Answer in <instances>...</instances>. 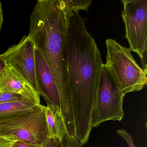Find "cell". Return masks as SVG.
Masks as SVG:
<instances>
[{
  "label": "cell",
  "instance_id": "cell-19",
  "mask_svg": "<svg viewBox=\"0 0 147 147\" xmlns=\"http://www.w3.org/2000/svg\"><path fill=\"white\" fill-rule=\"evenodd\" d=\"M5 66L6 63L5 60L3 59L2 55L0 54V74L2 72Z\"/></svg>",
  "mask_w": 147,
  "mask_h": 147
},
{
  "label": "cell",
  "instance_id": "cell-12",
  "mask_svg": "<svg viewBox=\"0 0 147 147\" xmlns=\"http://www.w3.org/2000/svg\"><path fill=\"white\" fill-rule=\"evenodd\" d=\"M57 7L65 14L87 11L91 5V0H56Z\"/></svg>",
  "mask_w": 147,
  "mask_h": 147
},
{
  "label": "cell",
  "instance_id": "cell-14",
  "mask_svg": "<svg viewBox=\"0 0 147 147\" xmlns=\"http://www.w3.org/2000/svg\"><path fill=\"white\" fill-rule=\"evenodd\" d=\"M25 98H26L16 94L8 92H0V104L6 102L18 101Z\"/></svg>",
  "mask_w": 147,
  "mask_h": 147
},
{
  "label": "cell",
  "instance_id": "cell-1",
  "mask_svg": "<svg viewBox=\"0 0 147 147\" xmlns=\"http://www.w3.org/2000/svg\"><path fill=\"white\" fill-rule=\"evenodd\" d=\"M86 22L79 12L74 13L69 20L66 38L69 91L76 133L82 146L88 142L92 129L91 117L104 64L96 42L86 28Z\"/></svg>",
  "mask_w": 147,
  "mask_h": 147
},
{
  "label": "cell",
  "instance_id": "cell-17",
  "mask_svg": "<svg viewBox=\"0 0 147 147\" xmlns=\"http://www.w3.org/2000/svg\"><path fill=\"white\" fill-rule=\"evenodd\" d=\"M10 147H36L20 141H16Z\"/></svg>",
  "mask_w": 147,
  "mask_h": 147
},
{
  "label": "cell",
  "instance_id": "cell-3",
  "mask_svg": "<svg viewBox=\"0 0 147 147\" xmlns=\"http://www.w3.org/2000/svg\"><path fill=\"white\" fill-rule=\"evenodd\" d=\"M0 136L40 147L50 138L45 106L37 105L0 122Z\"/></svg>",
  "mask_w": 147,
  "mask_h": 147
},
{
  "label": "cell",
  "instance_id": "cell-8",
  "mask_svg": "<svg viewBox=\"0 0 147 147\" xmlns=\"http://www.w3.org/2000/svg\"><path fill=\"white\" fill-rule=\"evenodd\" d=\"M35 60L38 93L43 98L47 105L56 107L61 111L60 94L54 76L43 57L36 49Z\"/></svg>",
  "mask_w": 147,
  "mask_h": 147
},
{
  "label": "cell",
  "instance_id": "cell-9",
  "mask_svg": "<svg viewBox=\"0 0 147 147\" xmlns=\"http://www.w3.org/2000/svg\"><path fill=\"white\" fill-rule=\"evenodd\" d=\"M0 92L16 94L40 105V95L12 68L6 64L0 74Z\"/></svg>",
  "mask_w": 147,
  "mask_h": 147
},
{
  "label": "cell",
  "instance_id": "cell-18",
  "mask_svg": "<svg viewBox=\"0 0 147 147\" xmlns=\"http://www.w3.org/2000/svg\"><path fill=\"white\" fill-rule=\"evenodd\" d=\"M3 21H4V15H3V9H2L1 1H0V32L1 31Z\"/></svg>",
  "mask_w": 147,
  "mask_h": 147
},
{
  "label": "cell",
  "instance_id": "cell-4",
  "mask_svg": "<svg viewBox=\"0 0 147 147\" xmlns=\"http://www.w3.org/2000/svg\"><path fill=\"white\" fill-rule=\"evenodd\" d=\"M105 44V65L119 90L125 95L144 88L147 82V74L137 63L129 49L112 38L107 39Z\"/></svg>",
  "mask_w": 147,
  "mask_h": 147
},
{
  "label": "cell",
  "instance_id": "cell-7",
  "mask_svg": "<svg viewBox=\"0 0 147 147\" xmlns=\"http://www.w3.org/2000/svg\"><path fill=\"white\" fill-rule=\"evenodd\" d=\"M35 49L32 41L28 36H24L18 43L1 55L6 64L12 68L37 92Z\"/></svg>",
  "mask_w": 147,
  "mask_h": 147
},
{
  "label": "cell",
  "instance_id": "cell-13",
  "mask_svg": "<svg viewBox=\"0 0 147 147\" xmlns=\"http://www.w3.org/2000/svg\"><path fill=\"white\" fill-rule=\"evenodd\" d=\"M80 142H76L69 135L60 139L55 138H50L40 147H82Z\"/></svg>",
  "mask_w": 147,
  "mask_h": 147
},
{
  "label": "cell",
  "instance_id": "cell-5",
  "mask_svg": "<svg viewBox=\"0 0 147 147\" xmlns=\"http://www.w3.org/2000/svg\"><path fill=\"white\" fill-rule=\"evenodd\" d=\"M125 95L119 89L107 66L103 64L91 117L92 128L98 127L105 121H121L124 116L123 100Z\"/></svg>",
  "mask_w": 147,
  "mask_h": 147
},
{
  "label": "cell",
  "instance_id": "cell-2",
  "mask_svg": "<svg viewBox=\"0 0 147 147\" xmlns=\"http://www.w3.org/2000/svg\"><path fill=\"white\" fill-rule=\"evenodd\" d=\"M73 14L66 15L57 7L56 0H38L31 14L28 36L54 76L60 94L62 114L69 126L75 123L66 56V34Z\"/></svg>",
  "mask_w": 147,
  "mask_h": 147
},
{
  "label": "cell",
  "instance_id": "cell-6",
  "mask_svg": "<svg viewBox=\"0 0 147 147\" xmlns=\"http://www.w3.org/2000/svg\"><path fill=\"white\" fill-rule=\"evenodd\" d=\"M121 1L123 5L121 15L129 49L137 54L142 60L147 56V0Z\"/></svg>",
  "mask_w": 147,
  "mask_h": 147
},
{
  "label": "cell",
  "instance_id": "cell-16",
  "mask_svg": "<svg viewBox=\"0 0 147 147\" xmlns=\"http://www.w3.org/2000/svg\"><path fill=\"white\" fill-rule=\"evenodd\" d=\"M15 142L0 136V147H10Z\"/></svg>",
  "mask_w": 147,
  "mask_h": 147
},
{
  "label": "cell",
  "instance_id": "cell-11",
  "mask_svg": "<svg viewBox=\"0 0 147 147\" xmlns=\"http://www.w3.org/2000/svg\"><path fill=\"white\" fill-rule=\"evenodd\" d=\"M37 105H39L27 98L0 104V122L13 114L32 108Z\"/></svg>",
  "mask_w": 147,
  "mask_h": 147
},
{
  "label": "cell",
  "instance_id": "cell-15",
  "mask_svg": "<svg viewBox=\"0 0 147 147\" xmlns=\"http://www.w3.org/2000/svg\"><path fill=\"white\" fill-rule=\"evenodd\" d=\"M117 132L120 137L125 140L129 147H136L133 143V139L131 135L129 134L125 129H117Z\"/></svg>",
  "mask_w": 147,
  "mask_h": 147
},
{
  "label": "cell",
  "instance_id": "cell-10",
  "mask_svg": "<svg viewBox=\"0 0 147 147\" xmlns=\"http://www.w3.org/2000/svg\"><path fill=\"white\" fill-rule=\"evenodd\" d=\"M45 115L50 138L62 139L69 135L61 111L58 107L47 105Z\"/></svg>",
  "mask_w": 147,
  "mask_h": 147
}]
</instances>
